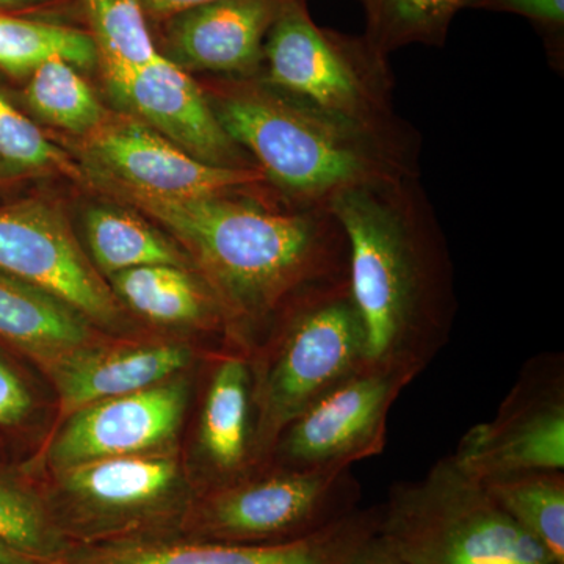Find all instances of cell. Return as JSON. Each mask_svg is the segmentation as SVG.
<instances>
[{
  "label": "cell",
  "mask_w": 564,
  "mask_h": 564,
  "mask_svg": "<svg viewBox=\"0 0 564 564\" xmlns=\"http://www.w3.org/2000/svg\"><path fill=\"white\" fill-rule=\"evenodd\" d=\"M106 185L180 240L252 356L307 307L350 289V247L332 210L289 206L270 185L198 198Z\"/></svg>",
  "instance_id": "6da1fadb"
},
{
  "label": "cell",
  "mask_w": 564,
  "mask_h": 564,
  "mask_svg": "<svg viewBox=\"0 0 564 564\" xmlns=\"http://www.w3.org/2000/svg\"><path fill=\"white\" fill-rule=\"evenodd\" d=\"M329 210L350 247L367 366L413 383L447 345L458 314L447 237L421 176L367 182Z\"/></svg>",
  "instance_id": "7a4b0ae2"
},
{
  "label": "cell",
  "mask_w": 564,
  "mask_h": 564,
  "mask_svg": "<svg viewBox=\"0 0 564 564\" xmlns=\"http://www.w3.org/2000/svg\"><path fill=\"white\" fill-rule=\"evenodd\" d=\"M226 133L289 206L328 209L367 182L421 176L364 133L261 77L234 79L207 96Z\"/></svg>",
  "instance_id": "3957f363"
},
{
  "label": "cell",
  "mask_w": 564,
  "mask_h": 564,
  "mask_svg": "<svg viewBox=\"0 0 564 564\" xmlns=\"http://www.w3.org/2000/svg\"><path fill=\"white\" fill-rule=\"evenodd\" d=\"M259 77L421 172V132L397 111L388 55L366 35L321 28L304 0H284L267 35Z\"/></svg>",
  "instance_id": "277c9868"
},
{
  "label": "cell",
  "mask_w": 564,
  "mask_h": 564,
  "mask_svg": "<svg viewBox=\"0 0 564 564\" xmlns=\"http://www.w3.org/2000/svg\"><path fill=\"white\" fill-rule=\"evenodd\" d=\"M378 507V533L406 564H560L452 455Z\"/></svg>",
  "instance_id": "5b68a950"
},
{
  "label": "cell",
  "mask_w": 564,
  "mask_h": 564,
  "mask_svg": "<svg viewBox=\"0 0 564 564\" xmlns=\"http://www.w3.org/2000/svg\"><path fill=\"white\" fill-rule=\"evenodd\" d=\"M366 364V333L350 289L307 307L252 356L254 473L293 419Z\"/></svg>",
  "instance_id": "8992f818"
},
{
  "label": "cell",
  "mask_w": 564,
  "mask_h": 564,
  "mask_svg": "<svg viewBox=\"0 0 564 564\" xmlns=\"http://www.w3.org/2000/svg\"><path fill=\"white\" fill-rule=\"evenodd\" d=\"M351 469L329 473L263 469L212 489L191 514L192 540L276 544L300 540L358 510Z\"/></svg>",
  "instance_id": "52a82bcc"
},
{
  "label": "cell",
  "mask_w": 564,
  "mask_h": 564,
  "mask_svg": "<svg viewBox=\"0 0 564 564\" xmlns=\"http://www.w3.org/2000/svg\"><path fill=\"white\" fill-rule=\"evenodd\" d=\"M66 518L58 525L68 538L88 544L147 536L181 510V467L165 454L111 456L58 470Z\"/></svg>",
  "instance_id": "ba28073f"
},
{
  "label": "cell",
  "mask_w": 564,
  "mask_h": 564,
  "mask_svg": "<svg viewBox=\"0 0 564 564\" xmlns=\"http://www.w3.org/2000/svg\"><path fill=\"white\" fill-rule=\"evenodd\" d=\"M410 384L366 364L285 426L263 469L347 470L383 454L392 404Z\"/></svg>",
  "instance_id": "9c48e42d"
},
{
  "label": "cell",
  "mask_w": 564,
  "mask_h": 564,
  "mask_svg": "<svg viewBox=\"0 0 564 564\" xmlns=\"http://www.w3.org/2000/svg\"><path fill=\"white\" fill-rule=\"evenodd\" d=\"M477 480L564 470V362L547 352L527 362L499 411L473 426L452 455Z\"/></svg>",
  "instance_id": "30bf717a"
},
{
  "label": "cell",
  "mask_w": 564,
  "mask_h": 564,
  "mask_svg": "<svg viewBox=\"0 0 564 564\" xmlns=\"http://www.w3.org/2000/svg\"><path fill=\"white\" fill-rule=\"evenodd\" d=\"M0 272L50 292L102 328H118L122 306L54 203L0 207Z\"/></svg>",
  "instance_id": "8fae6325"
},
{
  "label": "cell",
  "mask_w": 564,
  "mask_h": 564,
  "mask_svg": "<svg viewBox=\"0 0 564 564\" xmlns=\"http://www.w3.org/2000/svg\"><path fill=\"white\" fill-rule=\"evenodd\" d=\"M378 507L356 510L321 532L276 544H223L165 536L80 545L62 564H347L378 532Z\"/></svg>",
  "instance_id": "7c38bea8"
},
{
  "label": "cell",
  "mask_w": 564,
  "mask_h": 564,
  "mask_svg": "<svg viewBox=\"0 0 564 564\" xmlns=\"http://www.w3.org/2000/svg\"><path fill=\"white\" fill-rule=\"evenodd\" d=\"M188 395V381L174 375L141 391L80 408L52 440L51 466L58 473L93 459L158 454L176 440Z\"/></svg>",
  "instance_id": "4fadbf2b"
},
{
  "label": "cell",
  "mask_w": 564,
  "mask_h": 564,
  "mask_svg": "<svg viewBox=\"0 0 564 564\" xmlns=\"http://www.w3.org/2000/svg\"><path fill=\"white\" fill-rule=\"evenodd\" d=\"M88 148L111 180L165 198H198L269 185L259 170L198 161L133 118L102 122L90 133Z\"/></svg>",
  "instance_id": "5bb4252c"
},
{
  "label": "cell",
  "mask_w": 564,
  "mask_h": 564,
  "mask_svg": "<svg viewBox=\"0 0 564 564\" xmlns=\"http://www.w3.org/2000/svg\"><path fill=\"white\" fill-rule=\"evenodd\" d=\"M109 88L144 124L192 158L228 169L259 170L223 129L203 88L161 52Z\"/></svg>",
  "instance_id": "9a60e30c"
},
{
  "label": "cell",
  "mask_w": 564,
  "mask_h": 564,
  "mask_svg": "<svg viewBox=\"0 0 564 564\" xmlns=\"http://www.w3.org/2000/svg\"><path fill=\"white\" fill-rule=\"evenodd\" d=\"M284 0H218L169 18L170 61L234 79L261 76L263 47Z\"/></svg>",
  "instance_id": "2e32d148"
},
{
  "label": "cell",
  "mask_w": 564,
  "mask_h": 564,
  "mask_svg": "<svg viewBox=\"0 0 564 564\" xmlns=\"http://www.w3.org/2000/svg\"><path fill=\"white\" fill-rule=\"evenodd\" d=\"M193 359L185 345H115L69 352L46 370L57 388L62 417L111 397L161 383L184 370Z\"/></svg>",
  "instance_id": "e0dca14e"
},
{
  "label": "cell",
  "mask_w": 564,
  "mask_h": 564,
  "mask_svg": "<svg viewBox=\"0 0 564 564\" xmlns=\"http://www.w3.org/2000/svg\"><path fill=\"white\" fill-rule=\"evenodd\" d=\"M215 364L199 417L198 447L217 489L251 475L254 463L250 359L232 352Z\"/></svg>",
  "instance_id": "ac0fdd59"
},
{
  "label": "cell",
  "mask_w": 564,
  "mask_h": 564,
  "mask_svg": "<svg viewBox=\"0 0 564 564\" xmlns=\"http://www.w3.org/2000/svg\"><path fill=\"white\" fill-rule=\"evenodd\" d=\"M91 325L57 296L0 272V337L44 370L95 344Z\"/></svg>",
  "instance_id": "d6986e66"
},
{
  "label": "cell",
  "mask_w": 564,
  "mask_h": 564,
  "mask_svg": "<svg viewBox=\"0 0 564 564\" xmlns=\"http://www.w3.org/2000/svg\"><path fill=\"white\" fill-rule=\"evenodd\" d=\"M111 291L141 317L162 325H223L220 307L188 269L144 265L109 276Z\"/></svg>",
  "instance_id": "ffe728a7"
},
{
  "label": "cell",
  "mask_w": 564,
  "mask_h": 564,
  "mask_svg": "<svg viewBox=\"0 0 564 564\" xmlns=\"http://www.w3.org/2000/svg\"><path fill=\"white\" fill-rule=\"evenodd\" d=\"M85 232L96 269L107 278L144 265L188 269L187 256L131 212L93 207L85 215Z\"/></svg>",
  "instance_id": "44dd1931"
},
{
  "label": "cell",
  "mask_w": 564,
  "mask_h": 564,
  "mask_svg": "<svg viewBox=\"0 0 564 564\" xmlns=\"http://www.w3.org/2000/svg\"><path fill=\"white\" fill-rule=\"evenodd\" d=\"M489 497L564 564V470H530L481 480Z\"/></svg>",
  "instance_id": "7402d4cb"
},
{
  "label": "cell",
  "mask_w": 564,
  "mask_h": 564,
  "mask_svg": "<svg viewBox=\"0 0 564 564\" xmlns=\"http://www.w3.org/2000/svg\"><path fill=\"white\" fill-rule=\"evenodd\" d=\"M474 0H362L366 39L389 55L410 44L441 47L458 11Z\"/></svg>",
  "instance_id": "603a6c76"
},
{
  "label": "cell",
  "mask_w": 564,
  "mask_h": 564,
  "mask_svg": "<svg viewBox=\"0 0 564 564\" xmlns=\"http://www.w3.org/2000/svg\"><path fill=\"white\" fill-rule=\"evenodd\" d=\"M107 84L151 62L155 50L140 0H84Z\"/></svg>",
  "instance_id": "cb8c5ba5"
},
{
  "label": "cell",
  "mask_w": 564,
  "mask_h": 564,
  "mask_svg": "<svg viewBox=\"0 0 564 564\" xmlns=\"http://www.w3.org/2000/svg\"><path fill=\"white\" fill-rule=\"evenodd\" d=\"M55 57L76 68H91L99 61L87 32L0 14V68L11 74L32 73Z\"/></svg>",
  "instance_id": "d4e9b609"
},
{
  "label": "cell",
  "mask_w": 564,
  "mask_h": 564,
  "mask_svg": "<svg viewBox=\"0 0 564 564\" xmlns=\"http://www.w3.org/2000/svg\"><path fill=\"white\" fill-rule=\"evenodd\" d=\"M31 109L62 131L90 135L104 122V109L76 66L51 58L31 73L28 91Z\"/></svg>",
  "instance_id": "484cf974"
},
{
  "label": "cell",
  "mask_w": 564,
  "mask_h": 564,
  "mask_svg": "<svg viewBox=\"0 0 564 564\" xmlns=\"http://www.w3.org/2000/svg\"><path fill=\"white\" fill-rule=\"evenodd\" d=\"M0 541L55 564L73 549L51 508L31 489L7 478H0Z\"/></svg>",
  "instance_id": "4316f807"
},
{
  "label": "cell",
  "mask_w": 564,
  "mask_h": 564,
  "mask_svg": "<svg viewBox=\"0 0 564 564\" xmlns=\"http://www.w3.org/2000/svg\"><path fill=\"white\" fill-rule=\"evenodd\" d=\"M0 162L29 172H58L74 180L84 173L28 117L0 95Z\"/></svg>",
  "instance_id": "83f0119b"
},
{
  "label": "cell",
  "mask_w": 564,
  "mask_h": 564,
  "mask_svg": "<svg viewBox=\"0 0 564 564\" xmlns=\"http://www.w3.org/2000/svg\"><path fill=\"white\" fill-rule=\"evenodd\" d=\"M470 7L513 13L532 21L544 33L552 65L562 73L564 0H474Z\"/></svg>",
  "instance_id": "f1b7e54d"
},
{
  "label": "cell",
  "mask_w": 564,
  "mask_h": 564,
  "mask_svg": "<svg viewBox=\"0 0 564 564\" xmlns=\"http://www.w3.org/2000/svg\"><path fill=\"white\" fill-rule=\"evenodd\" d=\"M31 392L6 362L0 361V425H21L32 413Z\"/></svg>",
  "instance_id": "f546056e"
},
{
  "label": "cell",
  "mask_w": 564,
  "mask_h": 564,
  "mask_svg": "<svg viewBox=\"0 0 564 564\" xmlns=\"http://www.w3.org/2000/svg\"><path fill=\"white\" fill-rule=\"evenodd\" d=\"M347 564H406L384 543L380 533H375L355 552Z\"/></svg>",
  "instance_id": "4dcf8cb0"
},
{
  "label": "cell",
  "mask_w": 564,
  "mask_h": 564,
  "mask_svg": "<svg viewBox=\"0 0 564 564\" xmlns=\"http://www.w3.org/2000/svg\"><path fill=\"white\" fill-rule=\"evenodd\" d=\"M210 2H218V0H140L144 13L150 14V17L161 18V20H169V18L181 13V11Z\"/></svg>",
  "instance_id": "1f68e13d"
},
{
  "label": "cell",
  "mask_w": 564,
  "mask_h": 564,
  "mask_svg": "<svg viewBox=\"0 0 564 564\" xmlns=\"http://www.w3.org/2000/svg\"><path fill=\"white\" fill-rule=\"evenodd\" d=\"M0 564H55L0 541Z\"/></svg>",
  "instance_id": "d6a6232c"
},
{
  "label": "cell",
  "mask_w": 564,
  "mask_h": 564,
  "mask_svg": "<svg viewBox=\"0 0 564 564\" xmlns=\"http://www.w3.org/2000/svg\"><path fill=\"white\" fill-rule=\"evenodd\" d=\"M43 2H50V0H0V7L35 6Z\"/></svg>",
  "instance_id": "836d02e7"
}]
</instances>
